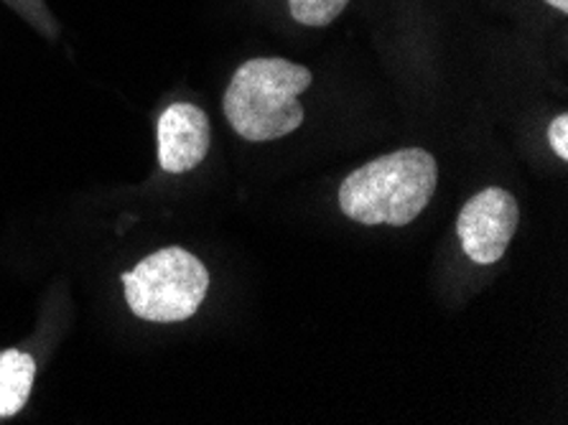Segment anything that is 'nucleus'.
<instances>
[{
  "label": "nucleus",
  "instance_id": "obj_9",
  "mask_svg": "<svg viewBox=\"0 0 568 425\" xmlns=\"http://www.w3.org/2000/svg\"><path fill=\"white\" fill-rule=\"evenodd\" d=\"M546 3H550L554 8H558V11H568V0H546Z\"/></svg>",
  "mask_w": 568,
  "mask_h": 425
},
{
  "label": "nucleus",
  "instance_id": "obj_5",
  "mask_svg": "<svg viewBox=\"0 0 568 425\" xmlns=\"http://www.w3.org/2000/svg\"><path fill=\"white\" fill-rule=\"evenodd\" d=\"M210 151V120L200 108L176 102L159 118V163L169 173L200 166Z\"/></svg>",
  "mask_w": 568,
  "mask_h": 425
},
{
  "label": "nucleus",
  "instance_id": "obj_6",
  "mask_svg": "<svg viewBox=\"0 0 568 425\" xmlns=\"http://www.w3.org/2000/svg\"><path fill=\"white\" fill-rule=\"evenodd\" d=\"M37 364L19 350L0 354V418H11L29 401Z\"/></svg>",
  "mask_w": 568,
  "mask_h": 425
},
{
  "label": "nucleus",
  "instance_id": "obj_7",
  "mask_svg": "<svg viewBox=\"0 0 568 425\" xmlns=\"http://www.w3.org/2000/svg\"><path fill=\"white\" fill-rule=\"evenodd\" d=\"M349 0H288L291 16L304 26H329Z\"/></svg>",
  "mask_w": 568,
  "mask_h": 425
},
{
  "label": "nucleus",
  "instance_id": "obj_1",
  "mask_svg": "<svg viewBox=\"0 0 568 425\" xmlns=\"http://www.w3.org/2000/svg\"><path fill=\"white\" fill-rule=\"evenodd\" d=\"M438 169L432 153L406 149L381 155L342 181V212L359 224H410L436 192Z\"/></svg>",
  "mask_w": 568,
  "mask_h": 425
},
{
  "label": "nucleus",
  "instance_id": "obj_4",
  "mask_svg": "<svg viewBox=\"0 0 568 425\" xmlns=\"http://www.w3.org/2000/svg\"><path fill=\"white\" fill-rule=\"evenodd\" d=\"M518 222L520 212L515 196L493 186L464 204L456 230L467 257L479 265H493L510 247Z\"/></svg>",
  "mask_w": 568,
  "mask_h": 425
},
{
  "label": "nucleus",
  "instance_id": "obj_8",
  "mask_svg": "<svg viewBox=\"0 0 568 425\" xmlns=\"http://www.w3.org/2000/svg\"><path fill=\"white\" fill-rule=\"evenodd\" d=\"M548 138H550V145H554V151L566 161L568 159V115H558L554 123H550Z\"/></svg>",
  "mask_w": 568,
  "mask_h": 425
},
{
  "label": "nucleus",
  "instance_id": "obj_2",
  "mask_svg": "<svg viewBox=\"0 0 568 425\" xmlns=\"http://www.w3.org/2000/svg\"><path fill=\"white\" fill-rule=\"evenodd\" d=\"M312 72L288 59H251L237 69L225 94V115L240 138L275 141L304 123L298 94L312 84Z\"/></svg>",
  "mask_w": 568,
  "mask_h": 425
},
{
  "label": "nucleus",
  "instance_id": "obj_3",
  "mask_svg": "<svg viewBox=\"0 0 568 425\" xmlns=\"http://www.w3.org/2000/svg\"><path fill=\"white\" fill-rule=\"evenodd\" d=\"M123 285L128 306L138 318L171 324L196 314L210 289V275L200 257L182 247H166L143 257L123 275Z\"/></svg>",
  "mask_w": 568,
  "mask_h": 425
}]
</instances>
